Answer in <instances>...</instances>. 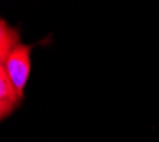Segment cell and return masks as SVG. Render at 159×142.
Instances as JSON below:
<instances>
[{
	"mask_svg": "<svg viewBox=\"0 0 159 142\" xmlns=\"http://www.w3.org/2000/svg\"><path fill=\"white\" fill-rule=\"evenodd\" d=\"M21 99L23 98L17 94L13 84L10 83L9 77L4 73L3 66L0 64V119L6 118L10 112H13V109L19 105Z\"/></svg>",
	"mask_w": 159,
	"mask_h": 142,
	"instance_id": "cell-2",
	"label": "cell"
},
{
	"mask_svg": "<svg viewBox=\"0 0 159 142\" xmlns=\"http://www.w3.org/2000/svg\"><path fill=\"white\" fill-rule=\"evenodd\" d=\"M3 68L17 94L23 98L31 70V46L20 43L7 57Z\"/></svg>",
	"mask_w": 159,
	"mask_h": 142,
	"instance_id": "cell-1",
	"label": "cell"
},
{
	"mask_svg": "<svg viewBox=\"0 0 159 142\" xmlns=\"http://www.w3.org/2000/svg\"><path fill=\"white\" fill-rule=\"evenodd\" d=\"M20 44V33L0 16V64L3 66L10 53Z\"/></svg>",
	"mask_w": 159,
	"mask_h": 142,
	"instance_id": "cell-3",
	"label": "cell"
}]
</instances>
